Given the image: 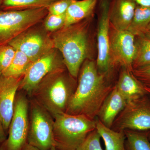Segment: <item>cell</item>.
Masks as SVG:
<instances>
[{"instance_id":"19","label":"cell","mask_w":150,"mask_h":150,"mask_svg":"<svg viewBox=\"0 0 150 150\" xmlns=\"http://www.w3.org/2000/svg\"><path fill=\"white\" fill-rule=\"evenodd\" d=\"M150 23V6L137 5L128 31L137 36L144 35Z\"/></svg>"},{"instance_id":"32","label":"cell","mask_w":150,"mask_h":150,"mask_svg":"<svg viewBox=\"0 0 150 150\" xmlns=\"http://www.w3.org/2000/svg\"><path fill=\"white\" fill-rule=\"evenodd\" d=\"M144 36L147 38L148 39H150V30H148V31H147L146 33H145Z\"/></svg>"},{"instance_id":"3","label":"cell","mask_w":150,"mask_h":150,"mask_svg":"<svg viewBox=\"0 0 150 150\" xmlns=\"http://www.w3.org/2000/svg\"><path fill=\"white\" fill-rule=\"evenodd\" d=\"M67 68L56 70L47 75L28 97L32 98L53 118L67 111L77 81Z\"/></svg>"},{"instance_id":"16","label":"cell","mask_w":150,"mask_h":150,"mask_svg":"<svg viewBox=\"0 0 150 150\" xmlns=\"http://www.w3.org/2000/svg\"><path fill=\"white\" fill-rule=\"evenodd\" d=\"M115 87L127 102L148 94L144 85L137 80L131 71L121 68Z\"/></svg>"},{"instance_id":"22","label":"cell","mask_w":150,"mask_h":150,"mask_svg":"<svg viewBox=\"0 0 150 150\" xmlns=\"http://www.w3.org/2000/svg\"><path fill=\"white\" fill-rule=\"evenodd\" d=\"M135 46L133 69L150 65V39L144 36L135 37Z\"/></svg>"},{"instance_id":"24","label":"cell","mask_w":150,"mask_h":150,"mask_svg":"<svg viewBox=\"0 0 150 150\" xmlns=\"http://www.w3.org/2000/svg\"><path fill=\"white\" fill-rule=\"evenodd\" d=\"M65 21L66 14L56 15L48 13L42 22V24L44 29L51 34L64 27Z\"/></svg>"},{"instance_id":"10","label":"cell","mask_w":150,"mask_h":150,"mask_svg":"<svg viewBox=\"0 0 150 150\" xmlns=\"http://www.w3.org/2000/svg\"><path fill=\"white\" fill-rule=\"evenodd\" d=\"M65 67L60 52L56 48L51 49L33 62L22 79L18 91H24L29 96L47 75L56 70Z\"/></svg>"},{"instance_id":"35","label":"cell","mask_w":150,"mask_h":150,"mask_svg":"<svg viewBox=\"0 0 150 150\" xmlns=\"http://www.w3.org/2000/svg\"><path fill=\"white\" fill-rule=\"evenodd\" d=\"M49 150H57L56 149V148H55V147L54 146L53 147L51 148V149H50Z\"/></svg>"},{"instance_id":"8","label":"cell","mask_w":150,"mask_h":150,"mask_svg":"<svg viewBox=\"0 0 150 150\" xmlns=\"http://www.w3.org/2000/svg\"><path fill=\"white\" fill-rule=\"evenodd\" d=\"M8 44L24 53L32 62L54 48L51 34L44 29L42 22L26 30Z\"/></svg>"},{"instance_id":"38","label":"cell","mask_w":150,"mask_h":150,"mask_svg":"<svg viewBox=\"0 0 150 150\" xmlns=\"http://www.w3.org/2000/svg\"><path fill=\"white\" fill-rule=\"evenodd\" d=\"M2 75V73L1 72V71H0V78H1V76Z\"/></svg>"},{"instance_id":"25","label":"cell","mask_w":150,"mask_h":150,"mask_svg":"<svg viewBox=\"0 0 150 150\" xmlns=\"http://www.w3.org/2000/svg\"><path fill=\"white\" fill-rule=\"evenodd\" d=\"M100 138L95 129L88 135L76 150H103L100 144Z\"/></svg>"},{"instance_id":"5","label":"cell","mask_w":150,"mask_h":150,"mask_svg":"<svg viewBox=\"0 0 150 150\" xmlns=\"http://www.w3.org/2000/svg\"><path fill=\"white\" fill-rule=\"evenodd\" d=\"M47 8L22 11L0 10V46L9 43L33 25L42 23Z\"/></svg>"},{"instance_id":"6","label":"cell","mask_w":150,"mask_h":150,"mask_svg":"<svg viewBox=\"0 0 150 150\" xmlns=\"http://www.w3.org/2000/svg\"><path fill=\"white\" fill-rule=\"evenodd\" d=\"M29 97V129L28 144L40 150H49L54 146V119L50 113Z\"/></svg>"},{"instance_id":"18","label":"cell","mask_w":150,"mask_h":150,"mask_svg":"<svg viewBox=\"0 0 150 150\" xmlns=\"http://www.w3.org/2000/svg\"><path fill=\"white\" fill-rule=\"evenodd\" d=\"M96 129L102 138L105 150H126L124 131H116L105 126L97 118Z\"/></svg>"},{"instance_id":"26","label":"cell","mask_w":150,"mask_h":150,"mask_svg":"<svg viewBox=\"0 0 150 150\" xmlns=\"http://www.w3.org/2000/svg\"><path fill=\"white\" fill-rule=\"evenodd\" d=\"M16 50L8 44L0 46V71L2 73L13 60Z\"/></svg>"},{"instance_id":"34","label":"cell","mask_w":150,"mask_h":150,"mask_svg":"<svg viewBox=\"0 0 150 150\" xmlns=\"http://www.w3.org/2000/svg\"><path fill=\"white\" fill-rule=\"evenodd\" d=\"M4 1V0H0V8H1V6Z\"/></svg>"},{"instance_id":"11","label":"cell","mask_w":150,"mask_h":150,"mask_svg":"<svg viewBox=\"0 0 150 150\" xmlns=\"http://www.w3.org/2000/svg\"><path fill=\"white\" fill-rule=\"evenodd\" d=\"M97 40V69L99 74L108 76L113 67L110 54L109 8L111 0H99Z\"/></svg>"},{"instance_id":"9","label":"cell","mask_w":150,"mask_h":150,"mask_svg":"<svg viewBox=\"0 0 150 150\" xmlns=\"http://www.w3.org/2000/svg\"><path fill=\"white\" fill-rule=\"evenodd\" d=\"M148 95L127 102L111 129L116 131H150V98Z\"/></svg>"},{"instance_id":"1","label":"cell","mask_w":150,"mask_h":150,"mask_svg":"<svg viewBox=\"0 0 150 150\" xmlns=\"http://www.w3.org/2000/svg\"><path fill=\"white\" fill-rule=\"evenodd\" d=\"M107 76L99 74L92 59L83 62L78 76L77 85L66 113L83 115L92 120L97 117L100 108L114 88Z\"/></svg>"},{"instance_id":"17","label":"cell","mask_w":150,"mask_h":150,"mask_svg":"<svg viewBox=\"0 0 150 150\" xmlns=\"http://www.w3.org/2000/svg\"><path fill=\"white\" fill-rule=\"evenodd\" d=\"M99 0H74L66 13L64 26L79 22L93 15V12Z\"/></svg>"},{"instance_id":"33","label":"cell","mask_w":150,"mask_h":150,"mask_svg":"<svg viewBox=\"0 0 150 150\" xmlns=\"http://www.w3.org/2000/svg\"><path fill=\"white\" fill-rule=\"evenodd\" d=\"M145 90L147 91L148 94L150 96V88L147 87L145 86Z\"/></svg>"},{"instance_id":"28","label":"cell","mask_w":150,"mask_h":150,"mask_svg":"<svg viewBox=\"0 0 150 150\" xmlns=\"http://www.w3.org/2000/svg\"><path fill=\"white\" fill-rule=\"evenodd\" d=\"M74 0H57L47 9L48 13L60 15L66 14L68 8Z\"/></svg>"},{"instance_id":"15","label":"cell","mask_w":150,"mask_h":150,"mask_svg":"<svg viewBox=\"0 0 150 150\" xmlns=\"http://www.w3.org/2000/svg\"><path fill=\"white\" fill-rule=\"evenodd\" d=\"M127 103V100L115 85L102 104L97 118L105 126L111 128L115 119Z\"/></svg>"},{"instance_id":"4","label":"cell","mask_w":150,"mask_h":150,"mask_svg":"<svg viewBox=\"0 0 150 150\" xmlns=\"http://www.w3.org/2000/svg\"><path fill=\"white\" fill-rule=\"evenodd\" d=\"M54 119V147L57 150H76L96 127V120L83 115L64 112L55 115Z\"/></svg>"},{"instance_id":"14","label":"cell","mask_w":150,"mask_h":150,"mask_svg":"<svg viewBox=\"0 0 150 150\" xmlns=\"http://www.w3.org/2000/svg\"><path fill=\"white\" fill-rule=\"evenodd\" d=\"M137 5L132 0H111L109 12L110 26L117 30H128Z\"/></svg>"},{"instance_id":"31","label":"cell","mask_w":150,"mask_h":150,"mask_svg":"<svg viewBox=\"0 0 150 150\" xmlns=\"http://www.w3.org/2000/svg\"><path fill=\"white\" fill-rule=\"evenodd\" d=\"M21 150H40L38 148L27 144Z\"/></svg>"},{"instance_id":"21","label":"cell","mask_w":150,"mask_h":150,"mask_svg":"<svg viewBox=\"0 0 150 150\" xmlns=\"http://www.w3.org/2000/svg\"><path fill=\"white\" fill-rule=\"evenodd\" d=\"M32 63L24 53L16 51L12 62L3 72L2 75L5 76L23 79Z\"/></svg>"},{"instance_id":"13","label":"cell","mask_w":150,"mask_h":150,"mask_svg":"<svg viewBox=\"0 0 150 150\" xmlns=\"http://www.w3.org/2000/svg\"><path fill=\"white\" fill-rule=\"evenodd\" d=\"M22 79L2 75L0 78V119L7 134L13 115L16 98Z\"/></svg>"},{"instance_id":"20","label":"cell","mask_w":150,"mask_h":150,"mask_svg":"<svg viewBox=\"0 0 150 150\" xmlns=\"http://www.w3.org/2000/svg\"><path fill=\"white\" fill-rule=\"evenodd\" d=\"M57 0H4L0 8L3 11H22L47 8Z\"/></svg>"},{"instance_id":"7","label":"cell","mask_w":150,"mask_h":150,"mask_svg":"<svg viewBox=\"0 0 150 150\" xmlns=\"http://www.w3.org/2000/svg\"><path fill=\"white\" fill-rule=\"evenodd\" d=\"M29 103L27 94L19 91L16 98L8 137L0 144V150H21L28 144Z\"/></svg>"},{"instance_id":"30","label":"cell","mask_w":150,"mask_h":150,"mask_svg":"<svg viewBox=\"0 0 150 150\" xmlns=\"http://www.w3.org/2000/svg\"><path fill=\"white\" fill-rule=\"evenodd\" d=\"M138 5L150 6V0H132Z\"/></svg>"},{"instance_id":"27","label":"cell","mask_w":150,"mask_h":150,"mask_svg":"<svg viewBox=\"0 0 150 150\" xmlns=\"http://www.w3.org/2000/svg\"><path fill=\"white\" fill-rule=\"evenodd\" d=\"M131 72L145 86L150 88V65L133 69Z\"/></svg>"},{"instance_id":"36","label":"cell","mask_w":150,"mask_h":150,"mask_svg":"<svg viewBox=\"0 0 150 150\" xmlns=\"http://www.w3.org/2000/svg\"><path fill=\"white\" fill-rule=\"evenodd\" d=\"M148 30H150V23L149 25L147 27V31Z\"/></svg>"},{"instance_id":"29","label":"cell","mask_w":150,"mask_h":150,"mask_svg":"<svg viewBox=\"0 0 150 150\" xmlns=\"http://www.w3.org/2000/svg\"><path fill=\"white\" fill-rule=\"evenodd\" d=\"M7 138V133L0 119V144L5 141Z\"/></svg>"},{"instance_id":"37","label":"cell","mask_w":150,"mask_h":150,"mask_svg":"<svg viewBox=\"0 0 150 150\" xmlns=\"http://www.w3.org/2000/svg\"><path fill=\"white\" fill-rule=\"evenodd\" d=\"M148 137H149V139L150 141V131L149 133H148Z\"/></svg>"},{"instance_id":"23","label":"cell","mask_w":150,"mask_h":150,"mask_svg":"<svg viewBox=\"0 0 150 150\" xmlns=\"http://www.w3.org/2000/svg\"><path fill=\"white\" fill-rule=\"evenodd\" d=\"M126 150H150V141L148 133L125 130Z\"/></svg>"},{"instance_id":"12","label":"cell","mask_w":150,"mask_h":150,"mask_svg":"<svg viewBox=\"0 0 150 150\" xmlns=\"http://www.w3.org/2000/svg\"><path fill=\"white\" fill-rule=\"evenodd\" d=\"M136 52L135 36L128 30H119L110 25V54L112 67L120 66L130 71Z\"/></svg>"},{"instance_id":"2","label":"cell","mask_w":150,"mask_h":150,"mask_svg":"<svg viewBox=\"0 0 150 150\" xmlns=\"http://www.w3.org/2000/svg\"><path fill=\"white\" fill-rule=\"evenodd\" d=\"M93 15L51 33L54 48L62 54L70 75L77 79L82 65L91 57V25Z\"/></svg>"}]
</instances>
